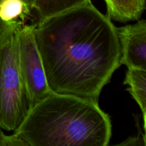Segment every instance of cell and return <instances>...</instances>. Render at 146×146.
Returning <instances> with one entry per match:
<instances>
[{
  "label": "cell",
  "mask_w": 146,
  "mask_h": 146,
  "mask_svg": "<svg viewBox=\"0 0 146 146\" xmlns=\"http://www.w3.org/2000/svg\"><path fill=\"white\" fill-rule=\"evenodd\" d=\"M17 31L0 46V128L7 131H16L30 109L18 68Z\"/></svg>",
  "instance_id": "3"
},
{
  "label": "cell",
  "mask_w": 146,
  "mask_h": 146,
  "mask_svg": "<svg viewBox=\"0 0 146 146\" xmlns=\"http://www.w3.org/2000/svg\"><path fill=\"white\" fill-rule=\"evenodd\" d=\"M146 138L145 134L138 135V136L129 137L123 142L118 144V145L123 146H145Z\"/></svg>",
  "instance_id": "12"
},
{
  "label": "cell",
  "mask_w": 146,
  "mask_h": 146,
  "mask_svg": "<svg viewBox=\"0 0 146 146\" xmlns=\"http://www.w3.org/2000/svg\"><path fill=\"white\" fill-rule=\"evenodd\" d=\"M108 16L119 22L137 20L145 9V0H104Z\"/></svg>",
  "instance_id": "6"
},
{
  "label": "cell",
  "mask_w": 146,
  "mask_h": 146,
  "mask_svg": "<svg viewBox=\"0 0 146 146\" xmlns=\"http://www.w3.org/2000/svg\"><path fill=\"white\" fill-rule=\"evenodd\" d=\"M35 24H23L17 31L18 68L30 108L51 93L34 35Z\"/></svg>",
  "instance_id": "4"
},
{
  "label": "cell",
  "mask_w": 146,
  "mask_h": 146,
  "mask_svg": "<svg viewBox=\"0 0 146 146\" xmlns=\"http://www.w3.org/2000/svg\"><path fill=\"white\" fill-rule=\"evenodd\" d=\"M24 2V4L27 6V9H28L29 11L31 12V11L32 9H34V0H22Z\"/></svg>",
  "instance_id": "13"
},
{
  "label": "cell",
  "mask_w": 146,
  "mask_h": 146,
  "mask_svg": "<svg viewBox=\"0 0 146 146\" xmlns=\"http://www.w3.org/2000/svg\"><path fill=\"white\" fill-rule=\"evenodd\" d=\"M91 0H34V9L39 20L86 4Z\"/></svg>",
  "instance_id": "8"
},
{
  "label": "cell",
  "mask_w": 146,
  "mask_h": 146,
  "mask_svg": "<svg viewBox=\"0 0 146 146\" xmlns=\"http://www.w3.org/2000/svg\"><path fill=\"white\" fill-rule=\"evenodd\" d=\"M0 1H1V0H0Z\"/></svg>",
  "instance_id": "14"
},
{
  "label": "cell",
  "mask_w": 146,
  "mask_h": 146,
  "mask_svg": "<svg viewBox=\"0 0 146 146\" xmlns=\"http://www.w3.org/2000/svg\"><path fill=\"white\" fill-rule=\"evenodd\" d=\"M0 146H28V145L17 134L7 135L0 129Z\"/></svg>",
  "instance_id": "11"
},
{
  "label": "cell",
  "mask_w": 146,
  "mask_h": 146,
  "mask_svg": "<svg viewBox=\"0 0 146 146\" xmlns=\"http://www.w3.org/2000/svg\"><path fill=\"white\" fill-rule=\"evenodd\" d=\"M34 35L51 92L98 101L121 66L111 19L89 1L38 20Z\"/></svg>",
  "instance_id": "1"
},
{
  "label": "cell",
  "mask_w": 146,
  "mask_h": 146,
  "mask_svg": "<svg viewBox=\"0 0 146 146\" xmlns=\"http://www.w3.org/2000/svg\"><path fill=\"white\" fill-rule=\"evenodd\" d=\"M117 29L121 47V65L146 70V21Z\"/></svg>",
  "instance_id": "5"
},
{
  "label": "cell",
  "mask_w": 146,
  "mask_h": 146,
  "mask_svg": "<svg viewBox=\"0 0 146 146\" xmlns=\"http://www.w3.org/2000/svg\"><path fill=\"white\" fill-rule=\"evenodd\" d=\"M23 21H5L0 18V46L7 41V38L23 25Z\"/></svg>",
  "instance_id": "10"
},
{
  "label": "cell",
  "mask_w": 146,
  "mask_h": 146,
  "mask_svg": "<svg viewBox=\"0 0 146 146\" xmlns=\"http://www.w3.org/2000/svg\"><path fill=\"white\" fill-rule=\"evenodd\" d=\"M14 133L28 146H106L112 123L98 101L51 92L30 108Z\"/></svg>",
  "instance_id": "2"
},
{
  "label": "cell",
  "mask_w": 146,
  "mask_h": 146,
  "mask_svg": "<svg viewBox=\"0 0 146 146\" xmlns=\"http://www.w3.org/2000/svg\"><path fill=\"white\" fill-rule=\"evenodd\" d=\"M30 11L22 0H1L0 18L5 21H12L29 14Z\"/></svg>",
  "instance_id": "9"
},
{
  "label": "cell",
  "mask_w": 146,
  "mask_h": 146,
  "mask_svg": "<svg viewBox=\"0 0 146 146\" xmlns=\"http://www.w3.org/2000/svg\"><path fill=\"white\" fill-rule=\"evenodd\" d=\"M124 85H128V91L139 106L142 112L143 128L146 123V70L128 68Z\"/></svg>",
  "instance_id": "7"
}]
</instances>
